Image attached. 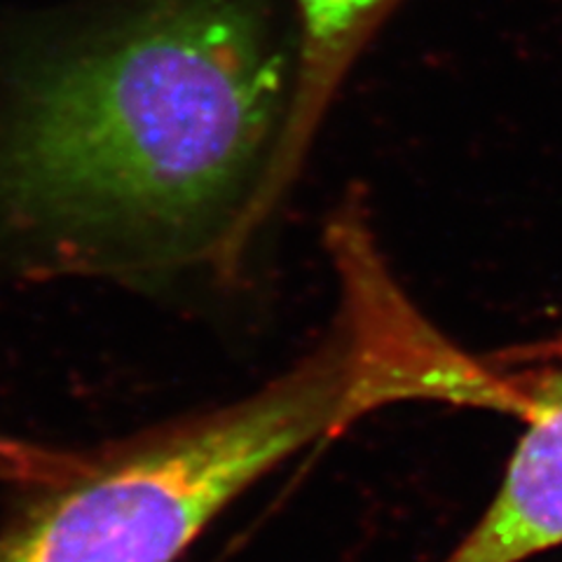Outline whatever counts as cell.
<instances>
[{"mask_svg":"<svg viewBox=\"0 0 562 562\" xmlns=\"http://www.w3.org/2000/svg\"><path fill=\"white\" fill-rule=\"evenodd\" d=\"M0 462L10 464L12 469H35L38 464V454L29 450H16L14 446H5L0 441Z\"/></svg>","mask_w":562,"mask_h":562,"instance_id":"obj_5","label":"cell"},{"mask_svg":"<svg viewBox=\"0 0 562 562\" xmlns=\"http://www.w3.org/2000/svg\"><path fill=\"white\" fill-rule=\"evenodd\" d=\"M289 68L256 0H146L16 97L0 225L76 268L188 256L270 169Z\"/></svg>","mask_w":562,"mask_h":562,"instance_id":"obj_1","label":"cell"},{"mask_svg":"<svg viewBox=\"0 0 562 562\" xmlns=\"http://www.w3.org/2000/svg\"><path fill=\"white\" fill-rule=\"evenodd\" d=\"M406 398L359 330L233 406L61 471L0 532V562H176L223 508L303 448Z\"/></svg>","mask_w":562,"mask_h":562,"instance_id":"obj_2","label":"cell"},{"mask_svg":"<svg viewBox=\"0 0 562 562\" xmlns=\"http://www.w3.org/2000/svg\"><path fill=\"white\" fill-rule=\"evenodd\" d=\"M390 3L392 0H295L303 24L301 74L270 169L277 186L301 160L305 140L366 29Z\"/></svg>","mask_w":562,"mask_h":562,"instance_id":"obj_4","label":"cell"},{"mask_svg":"<svg viewBox=\"0 0 562 562\" xmlns=\"http://www.w3.org/2000/svg\"><path fill=\"white\" fill-rule=\"evenodd\" d=\"M518 419L495 497L443 562H527L562 547V361L525 380Z\"/></svg>","mask_w":562,"mask_h":562,"instance_id":"obj_3","label":"cell"}]
</instances>
